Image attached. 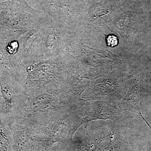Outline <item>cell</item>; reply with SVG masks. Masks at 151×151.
Listing matches in <instances>:
<instances>
[{
  "label": "cell",
  "instance_id": "1",
  "mask_svg": "<svg viewBox=\"0 0 151 151\" xmlns=\"http://www.w3.org/2000/svg\"><path fill=\"white\" fill-rule=\"evenodd\" d=\"M61 91L52 86L26 90L24 108L14 122L37 131L60 118L67 113L66 104L60 98Z\"/></svg>",
  "mask_w": 151,
  "mask_h": 151
},
{
  "label": "cell",
  "instance_id": "2",
  "mask_svg": "<svg viewBox=\"0 0 151 151\" xmlns=\"http://www.w3.org/2000/svg\"><path fill=\"white\" fill-rule=\"evenodd\" d=\"M65 64L62 53L54 58L35 61L25 67L23 84L26 90L44 86L62 89Z\"/></svg>",
  "mask_w": 151,
  "mask_h": 151
},
{
  "label": "cell",
  "instance_id": "3",
  "mask_svg": "<svg viewBox=\"0 0 151 151\" xmlns=\"http://www.w3.org/2000/svg\"><path fill=\"white\" fill-rule=\"evenodd\" d=\"M0 92L4 104L3 120L11 125L24 108L27 94L23 83L14 76L1 73Z\"/></svg>",
  "mask_w": 151,
  "mask_h": 151
},
{
  "label": "cell",
  "instance_id": "4",
  "mask_svg": "<svg viewBox=\"0 0 151 151\" xmlns=\"http://www.w3.org/2000/svg\"><path fill=\"white\" fill-rule=\"evenodd\" d=\"M67 113L46 126L36 131L35 151H49L58 143L67 141L73 132V123Z\"/></svg>",
  "mask_w": 151,
  "mask_h": 151
},
{
  "label": "cell",
  "instance_id": "5",
  "mask_svg": "<svg viewBox=\"0 0 151 151\" xmlns=\"http://www.w3.org/2000/svg\"><path fill=\"white\" fill-rule=\"evenodd\" d=\"M64 42L63 28L45 18L41 26L40 60L54 58L62 53Z\"/></svg>",
  "mask_w": 151,
  "mask_h": 151
},
{
  "label": "cell",
  "instance_id": "6",
  "mask_svg": "<svg viewBox=\"0 0 151 151\" xmlns=\"http://www.w3.org/2000/svg\"><path fill=\"white\" fill-rule=\"evenodd\" d=\"M42 24L38 27L32 29L26 33L18 39V56L22 65L24 67L33 62L40 60Z\"/></svg>",
  "mask_w": 151,
  "mask_h": 151
},
{
  "label": "cell",
  "instance_id": "7",
  "mask_svg": "<svg viewBox=\"0 0 151 151\" xmlns=\"http://www.w3.org/2000/svg\"><path fill=\"white\" fill-rule=\"evenodd\" d=\"M13 138L14 151H35L36 132L27 126L14 123L11 125Z\"/></svg>",
  "mask_w": 151,
  "mask_h": 151
},
{
  "label": "cell",
  "instance_id": "8",
  "mask_svg": "<svg viewBox=\"0 0 151 151\" xmlns=\"http://www.w3.org/2000/svg\"><path fill=\"white\" fill-rule=\"evenodd\" d=\"M13 143L11 125L3 120L0 113V151H14Z\"/></svg>",
  "mask_w": 151,
  "mask_h": 151
},
{
  "label": "cell",
  "instance_id": "9",
  "mask_svg": "<svg viewBox=\"0 0 151 151\" xmlns=\"http://www.w3.org/2000/svg\"><path fill=\"white\" fill-rule=\"evenodd\" d=\"M121 108L142 116L141 112V102L139 94L136 90L130 91L121 103Z\"/></svg>",
  "mask_w": 151,
  "mask_h": 151
},
{
  "label": "cell",
  "instance_id": "10",
  "mask_svg": "<svg viewBox=\"0 0 151 151\" xmlns=\"http://www.w3.org/2000/svg\"><path fill=\"white\" fill-rule=\"evenodd\" d=\"M108 45H110L111 47L117 45L118 44L117 37L114 36H110L108 38Z\"/></svg>",
  "mask_w": 151,
  "mask_h": 151
},
{
  "label": "cell",
  "instance_id": "11",
  "mask_svg": "<svg viewBox=\"0 0 151 151\" xmlns=\"http://www.w3.org/2000/svg\"><path fill=\"white\" fill-rule=\"evenodd\" d=\"M0 74H1V72H0ZM0 104L2 105L3 107H4V104H3L2 99L1 96V92H0Z\"/></svg>",
  "mask_w": 151,
  "mask_h": 151
},
{
  "label": "cell",
  "instance_id": "12",
  "mask_svg": "<svg viewBox=\"0 0 151 151\" xmlns=\"http://www.w3.org/2000/svg\"><path fill=\"white\" fill-rule=\"evenodd\" d=\"M3 111H4V108H3V105L0 104V113H2Z\"/></svg>",
  "mask_w": 151,
  "mask_h": 151
},
{
  "label": "cell",
  "instance_id": "13",
  "mask_svg": "<svg viewBox=\"0 0 151 151\" xmlns=\"http://www.w3.org/2000/svg\"><path fill=\"white\" fill-rule=\"evenodd\" d=\"M143 120H144V121L146 123H147V124L148 126H149V127H150V129H151V127H150V125H149L148 123V122H147V121L145 120V118H143Z\"/></svg>",
  "mask_w": 151,
  "mask_h": 151
}]
</instances>
